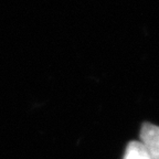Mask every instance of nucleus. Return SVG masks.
<instances>
[{
	"mask_svg": "<svg viewBox=\"0 0 159 159\" xmlns=\"http://www.w3.org/2000/svg\"><path fill=\"white\" fill-rule=\"evenodd\" d=\"M123 159H152L139 142H130L126 147Z\"/></svg>",
	"mask_w": 159,
	"mask_h": 159,
	"instance_id": "f03ea898",
	"label": "nucleus"
},
{
	"mask_svg": "<svg viewBox=\"0 0 159 159\" xmlns=\"http://www.w3.org/2000/svg\"><path fill=\"white\" fill-rule=\"evenodd\" d=\"M139 143L150 158L159 159V126L149 123L143 125Z\"/></svg>",
	"mask_w": 159,
	"mask_h": 159,
	"instance_id": "f257e3e1",
	"label": "nucleus"
}]
</instances>
